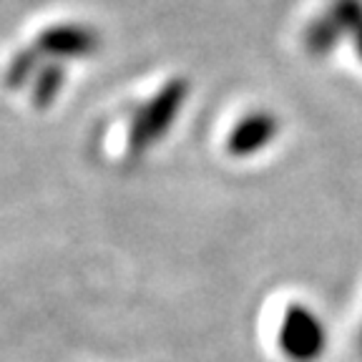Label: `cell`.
Masks as SVG:
<instances>
[{
	"label": "cell",
	"mask_w": 362,
	"mask_h": 362,
	"mask_svg": "<svg viewBox=\"0 0 362 362\" xmlns=\"http://www.w3.org/2000/svg\"><path fill=\"white\" fill-rule=\"evenodd\" d=\"M187 90L189 88L184 81H171L164 90H158L156 96L141 108L129 134L131 156H139L146 148H151L171 129L176 113L181 111V106L187 101Z\"/></svg>",
	"instance_id": "1"
},
{
	"label": "cell",
	"mask_w": 362,
	"mask_h": 362,
	"mask_svg": "<svg viewBox=\"0 0 362 362\" xmlns=\"http://www.w3.org/2000/svg\"><path fill=\"white\" fill-rule=\"evenodd\" d=\"M279 347L294 362H315L327 347L325 325L307 307L292 305L279 327Z\"/></svg>",
	"instance_id": "2"
},
{
	"label": "cell",
	"mask_w": 362,
	"mask_h": 362,
	"mask_svg": "<svg viewBox=\"0 0 362 362\" xmlns=\"http://www.w3.org/2000/svg\"><path fill=\"white\" fill-rule=\"evenodd\" d=\"M277 131H279V121L272 113L264 111L249 113V116H244L232 129L226 148H229L232 156H249V153H257L269 146L272 139L277 136Z\"/></svg>",
	"instance_id": "3"
},
{
	"label": "cell",
	"mask_w": 362,
	"mask_h": 362,
	"mask_svg": "<svg viewBox=\"0 0 362 362\" xmlns=\"http://www.w3.org/2000/svg\"><path fill=\"white\" fill-rule=\"evenodd\" d=\"M339 35H342V28H339L337 18H334L332 11H329L327 16L320 18V21H315L310 28H307L305 43L312 53H327L337 45Z\"/></svg>",
	"instance_id": "4"
},
{
	"label": "cell",
	"mask_w": 362,
	"mask_h": 362,
	"mask_svg": "<svg viewBox=\"0 0 362 362\" xmlns=\"http://www.w3.org/2000/svg\"><path fill=\"white\" fill-rule=\"evenodd\" d=\"M329 11L337 18L342 33H352V38H355L352 43L362 58V3L360 0H337Z\"/></svg>",
	"instance_id": "5"
},
{
	"label": "cell",
	"mask_w": 362,
	"mask_h": 362,
	"mask_svg": "<svg viewBox=\"0 0 362 362\" xmlns=\"http://www.w3.org/2000/svg\"><path fill=\"white\" fill-rule=\"evenodd\" d=\"M90 38L76 30H56L48 38H43V48L53 53H86L90 48Z\"/></svg>",
	"instance_id": "6"
},
{
	"label": "cell",
	"mask_w": 362,
	"mask_h": 362,
	"mask_svg": "<svg viewBox=\"0 0 362 362\" xmlns=\"http://www.w3.org/2000/svg\"><path fill=\"white\" fill-rule=\"evenodd\" d=\"M58 88H61V76H58L56 71H51V74L38 83V90H35V106H48V103L53 101V96L58 93Z\"/></svg>",
	"instance_id": "7"
},
{
	"label": "cell",
	"mask_w": 362,
	"mask_h": 362,
	"mask_svg": "<svg viewBox=\"0 0 362 362\" xmlns=\"http://www.w3.org/2000/svg\"><path fill=\"white\" fill-rule=\"evenodd\" d=\"M360 345H362V337H360Z\"/></svg>",
	"instance_id": "8"
}]
</instances>
